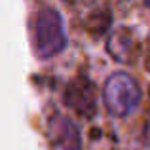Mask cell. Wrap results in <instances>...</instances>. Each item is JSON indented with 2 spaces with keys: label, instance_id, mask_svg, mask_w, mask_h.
Returning a JSON list of instances; mask_svg holds the SVG:
<instances>
[{
  "label": "cell",
  "instance_id": "cell-1",
  "mask_svg": "<svg viewBox=\"0 0 150 150\" xmlns=\"http://www.w3.org/2000/svg\"><path fill=\"white\" fill-rule=\"evenodd\" d=\"M67 30L61 13L55 8L46 6L38 11L34 21V46L42 59H51L67 48Z\"/></svg>",
  "mask_w": 150,
  "mask_h": 150
},
{
  "label": "cell",
  "instance_id": "cell-3",
  "mask_svg": "<svg viewBox=\"0 0 150 150\" xmlns=\"http://www.w3.org/2000/svg\"><path fill=\"white\" fill-rule=\"evenodd\" d=\"M65 103L86 118H93L97 112V97L91 82L88 78H76L69 84L65 93Z\"/></svg>",
  "mask_w": 150,
  "mask_h": 150
},
{
  "label": "cell",
  "instance_id": "cell-6",
  "mask_svg": "<svg viewBox=\"0 0 150 150\" xmlns=\"http://www.w3.org/2000/svg\"><path fill=\"white\" fill-rule=\"evenodd\" d=\"M65 2H69V4H78V2H84V0H65Z\"/></svg>",
  "mask_w": 150,
  "mask_h": 150
},
{
  "label": "cell",
  "instance_id": "cell-2",
  "mask_svg": "<svg viewBox=\"0 0 150 150\" xmlns=\"http://www.w3.org/2000/svg\"><path fill=\"white\" fill-rule=\"evenodd\" d=\"M103 99L114 118H125L139 106L141 88L127 72H114L103 88Z\"/></svg>",
  "mask_w": 150,
  "mask_h": 150
},
{
  "label": "cell",
  "instance_id": "cell-4",
  "mask_svg": "<svg viewBox=\"0 0 150 150\" xmlns=\"http://www.w3.org/2000/svg\"><path fill=\"white\" fill-rule=\"evenodd\" d=\"M51 139L59 150H82L80 131L78 127L63 114H55L50 120Z\"/></svg>",
  "mask_w": 150,
  "mask_h": 150
},
{
  "label": "cell",
  "instance_id": "cell-7",
  "mask_svg": "<svg viewBox=\"0 0 150 150\" xmlns=\"http://www.w3.org/2000/svg\"><path fill=\"white\" fill-rule=\"evenodd\" d=\"M146 6H148V8H150V0H146Z\"/></svg>",
  "mask_w": 150,
  "mask_h": 150
},
{
  "label": "cell",
  "instance_id": "cell-5",
  "mask_svg": "<svg viewBox=\"0 0 150 150\" xmlns=\"http://www.w3.org/2000/svg\"><path fill=\"white\" fill-rule=\"evenodd\" d=\"M131 48H133V33L127 27H120V29L112 30L106 42V50L116 61L125 63L131 59Z\"/></svg>",
  "mask_w": 150,
  "mask_h": 150
}]
</instances>
